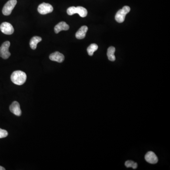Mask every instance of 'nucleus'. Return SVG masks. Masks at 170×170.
<instances>
[{
  "instance_id": "obj_1",
  "label": "nucleus",
  "mask_w": 170,
  "mask_h": 170,
  "mask_svg": "<svg viewBox=\"0 0 170 170\" xmlns=\"http://www.w3.org/2000/svg\"><path fill=\"white\" fill-rule=\"evenodd\" d=\"M11 78L14 84L17 85H22L26 81V75L22 71L16 70L12 73Z\"/></svg>"
},
{
  "instance_id": "obj_2",
  "label": "nucleus",
  "mask_w": 170,
  "mask_h": 170,
  "mask_svg": "<svg viewBox=\"0 0 170 170\" xmlns=\"http://www.w3.org/2000/svg\"><path fill=\"white\" fill-rule=\"evenodd\" d=\"M67 12L68 14L70 16L78 13L82 18L86 17L87 15V9L81 6L77 7L72 6L69 7L67 10Z\"/></svg>"
},
{
  "instance_id": "obj_3",
  "label": "nucleus",
  "mask_w": 170,
  "mask_h": 170,
  "mask_svg": "<svg viewBox=\"0 0 170 170\" xmlns=\"http://www.w3.org/2000/svg\"><path fill=\"white\" fill-rule=\"evenodd\" d=\"M130 7L128 6H124L122 9L120 10L117 12L115 17L116 21L119 23H122L124 22L126 15L130 12Z\"/></svg>"
},
{
  "instance_id": "obj_4",
  "label": "nucleus",
  "mask_w": 170,
  "mask_h": 170,
  "mask_svg": "<svg viewBox=\"0 0 170 170\" xmlns=\"http://www.w3.org/2000/svg\"><path fill=\"white\" fill-rule=\"evenodd\" d=\"M17 0H10L6 2L2 9V13L5 16H9L17 4Z\"/></svg>"
},
{
  "instance_id": "obj_5",
  "label": "nucleus",
  "mask_w": 170,
  "mask_h": 170,
  "mask_svg": "<svg viewBox=\"0 0 170 170\" xmlns=\"http://www.w3.org/2000/svg\"><path fill=\"white\" fill-rule=\"evenodd\" d=\"M10 45L9 41H6L0 47V56L3 59H8L11 56V53L9 51Z\"/></svg>"
},
{
  "instance_id": "obj_6",
  "label": "nucleus",
  "mask_w": 170,
  "mask_h": 170,
  "mask_svg": "<svg viewBox=\"0 0 170 170\" xmlns=\"http://www.w3.org/2000/svg\"><path fill=\"white\" fill-rule=\"evenodd\" d=\"M54 10L53 6L49 3H41L38 7V12L39 13L42 15H45L46 14L50 13L52 12Z\"/></svg>"
},
{
  "instance_id": "obj_7",
  "label": "nucleus",
  "mask_w": 170,
  "mask_h": 170,
  "mask_svg": "<svg viewBox=\"0 0 170 170\" xmlns=\"http://www.w3.org/2000/svg\"><path fill=\"white\" fill-rule=\"evenodd\" d=\"M0 30L3 34L8 35L12 34L14 31L13 27L12 24L7 22H4L1 24L0 26Z\"/></svg>"
},
{
  "instance_id": "obj_8",
  "label": "nucleus",
  "mask_w": 170,
  "mask_h": 170,
  "mask_svg": "<svg viewBox=\"0 0 170 170\" xmlns=\"http://www.w3.org/2000/svg\"><path fill=\"white\" fill-rule=\"evenodd\" d=\"M145 159L147 162L151 164H155L158 161L157 155L152 151L148 152L145 155Z\"/></svg>"
},
{
  "instance_id": "obj_9",
  "label": "nucleus",
  "mask_w": 170,
  "mask_h": 170,
  "mask_svg": "<svg viewBox=\"0 0 170 170\" xmlns=\"http://www.w3.org/2000/svg\"><path fill=\"white\" fill-rule=\"evenodd\" d=\"M10 110L11 112L15 116H20L21 115V111L20 104L17 101H14L12 103V105L10 106Z\"/></svg>"
},
{
  "instance_id": "obj_10",
  "label": "nucleus",
  "mask_w": 170,
  "mask_h": 170,
  "mask_svg": "<svg viewBox=\"0 0 170 170\" xmlns=\"http://www.w3.org/2000/svg\"><path fill=\"white\" fill-rule=\"evenodd\" d=\"M49 59L51 61L61 63L64 60V56L60 52H55L50 54L49 56Z\"/></svg>"
},
{
  "instance_id": "obj_11",
  "label": "nucleus",
  "mask_w": 170,
  "mask_h": 170,
  "mask_svg": "<svg viewBox=\"0 0 170 170\" xmlns=\"http://www.w3.org/2000/svg\"><path fill=\"white\" fill-rule=\"evenodd\" d=\"M69 28V26L66 23L62 21L55 26L54 32L56 34H58L62 31H68Z\"/></svg>"
},
{
  "instance_id": "obj_12",
  "label": "nucleus",
  "mask_w": 170,
  "mask_h": 170,
  "mask_svg": "<svg viewBox=\"0 0 170 170\" xmlns=\"http://www.w3.org/2000/svg\"><path fill=\"white\" fill-rule=\"evenodd\" d=\"M88 31V27L86 26H83L79 28L76 34V37L78 39H82L85 38L87 32Z\"/></svg>"
},
{
  "instance_id": "obj_13",
  "label": "nucleus",
  "mask_w": 170,
  "mask_h": 170,
  "mask_svg": "<svg viewBox=\"0 0 170 170\" xmlns=\"http://www.w3.org/2000/svg\"><path fill=\"white\" fill-rule=\"evenodd\" d=\"M42 39L41 37L35 36L33 37L30 41V46L33 50H35L37 47V45L38 43L42 41Z\"/></svg>"
},
{
  "instance_id": "obj_14",
  "label": "nucleus",
  "mask_w": 170,
  "mask_h": 170,
  "mask_svg": "<svg viewBox=\"0 0 170 170\" xmlns=\"http://www.w3.org/2000/svg\"><path fill=\"white\" fill-rule=\"evenodd\" d=\"M116 52V48L113 46H110L109 47L107 50V55L108 58L110 61H115L116 60V56L115 55V53Z\"/></svg>"
},
{
  "instance_id": "obj_15",
  "label": "nucleus",
  "mask_w": 170,
  "mask_h": 170,
  "mask_svg": "<svg viewBox=\"0 0 170 170\" xmlns=\"http://www.w3.org/2000/svg\"><path fill=\"white\" fill-rule=\"evenodd\" d=\"M98 49V45L96 44H92L90 45L87 49V53L90 56L93 55L94 52H96Z\"/></svg>"
},
{
  "instance_id": "obj_16",
  "label": "nucleus",
  "mask_w": 170,
  "mask_h": 170,
  "mask_svg": "<svg viewBox=\"0 0 170 170\" xmlns=\"http://www.w3.org/2000/svg\"><path fill=\"white\" fill-rule=\"evenodd\" d=\"M125 165L127 168L132 167L134 169H136L138 167V164L136 163L133 162V161H127L125 162Z\"/></svg>"
},
{
  "instance_id": "obj_17",
  "label": "nucleus",
  "mask_w": 170,
  "mask_h": 170,
  "mask_svg": "<svg viewBox=\"0 0 170 170\" xmlns=\"http://www.w3.org/2000/svg\"><path fill=\"white\" fill-rule=\"evenodd\" d=\"M8 135V132L6 130L0 128V139L5 138V137H7Z\"/></svg>"
},
{
  "instance_id": "obj_18",
  "label": "nucleus",
  "mask_w": 170,
  "mask_h": 170,
  "mask_svg": "<svg viewBox=\"0 0 170 170\" xmlns=\"http://www.w3.org/2000/svg\"><path fill=\"white\" fill-rule=\"evenodd\" d=\"M0 170H5V169L4 168V167L0 166Z\"/></svg>"
}]
</instances>
